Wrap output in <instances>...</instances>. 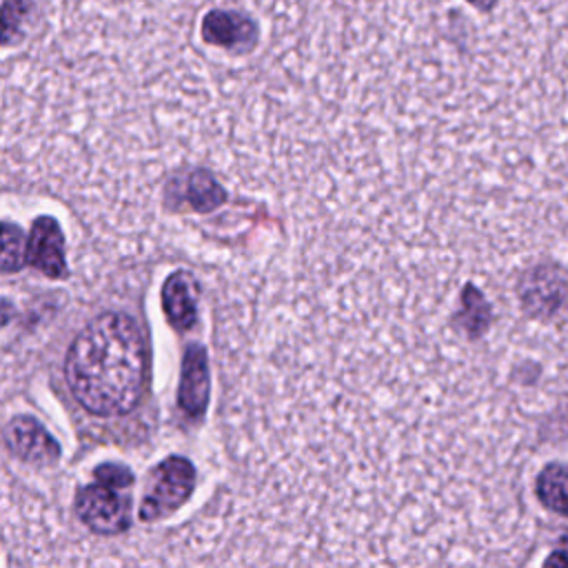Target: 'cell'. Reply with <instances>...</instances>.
Wrapping results in <instances>:
<instances>
[{
    "instance_id": "obj_1",
    "label": "cell",
    "mask_w": 568,
    "mask_h": 568,
    "mask_svg": "<svg viewBox=\"0 0 568 568\" xmlns=\"http://www.w3.org/2000/svg\"><path fill=\"white\" fill-rule=\"evenodd\" d=\"M64 375L75 402L98 417L133 410L149 377V344L138 322L109 311L71 342Z\"/></svg>"
},
{
    "instance_id": "obj_2",
    "label": "cell",
    "mask_w": 568,
    "mask_h": 568,
    "mask_svg": "<svg viewBox=\"0 0 568 568\" xmlns=\"http://www.w3.org/2000/svg\"><path fill=\"white\" fill-rule=\"evenodd\" d=\"M195 488V468L186 457L171 455L153 470V481L144 495L138 517L142 521H158L169 517L186 504Z\"/></svg>"
},
{
    "instance_id": "obj_3",
    "label": "cell",
    "mask_w": 568,
    "mask_h": 568,
    "mask_svg": "<svg viewBox=\"0 0 568 568\" xmlns=\"http://www.w3.org/2000/svg\"><path fill=\"white\" fill-rule=\"evenodd\" d=\"M122 488L95 481L78 490L75 515L78 519L98 535L124 532L131 524V499L120 495Z\"/></svg>"
},
{
    "instance_id": "obj_4",
    "label": "cell",
    "mask_w": 568,
    "mask_h": 568,
    "mask_svg": "<svg viewBox=\"0 0 568 568\" xmlns=\"http://www.w3.org/2000/svg\"><path fill=\"white\" fill-rule=\"evenodd\" d=\"M7 448L27 464L51 466L60 457V446L53 435L31 415H16L4 430Z\"/></svg>"
},
{
    "instance_id": "obj_5",
    "label": "cell",
    "mask_w": 568,
    "mask_h": 568,
    "mask_svg": "<svg viewBox=\"0 0 568 568\" xmlns=\"http://www.w3.org/2000/svg\"><path fill=\"white\" fill-rule=\"evenodd\" d=\"M200 31L204 42L233 53H248L260 40V29L253 18L226 9H211L202 18Z\"/></svg>"
},
{
    "instance_id": "obj_6",
    "label": "cell",
    "mask_w": 568,
    "mask_h": 568,
    "mask_svg": "<svg viewBox=\"0 0 568 568\" xmlns=\"http://www.w3.org/2000/svg\"><path fill=\"white\" fill-rule=\"evenodd\" d=\"M568 280L557 266H535L519 282L521 306L530 315H552L566 300Z\"/></svg>"
},
{
    "instance_id": "obj_7",
    "label": "cell",
    "mask_w": 568,
    "mask_h": 568,
    "mask_svg": "<svg viewBox=\"0 0 568 568\" xmlns=\"http://www.w3.org/2000/svg\"><path fill=\"white\" fill-rule=\"evenodd\" d=\"M27 262L47 277L58 280L67 275L64 235L60 231L58 220H53L51 215H40L38 220H33Z\"/></svg>"
},
{
    "instance_id": "obj_8",
    "label": "cell",
    "mask_w": 568,
    "mask_h": 568,
    "mask_svg": "<svg viewBox=\"0 0 568 568\" xmlns=\"http://www.w3.org/2000/svg\"><path fill=\"white\" fill-rule=\"evenodd\" d=\"M211 377H209V357L204 346L191 344L182 357L178 406L189 417H200L209 406Z\"/></svg>"
},
{
    "instance_id": "obj_9",
    "label": "cell",
    "mask_w": 568,
    "mask_h": 568,
    "mask_svg": "<svg viewBox=\"0 0 568 568\" xmlns=\"http://www.w3.org/2000/svg\"><path fill=\"white\" fill-rule=\"evenodd\" d=\"M162 311L175 331H189L195 324L197 306L193 280L184 271L171 273L162 284Z\"/></svg>"
},
{
    "instance_id": "obj_10",
    "label": "cell",
    "mask_w": 568,
    "mask_h": 568,
    "mask_svg": "<svg viewBox=\"0 0 568 568\" xmlns=\"http://www.w3.org/2000/svg\"><path fill=\"white\" fill-rule=\"evenodd\" d=\"M535 493L544 508L568 517V464L552 462L544 466L537 475Z\"/></svg>"
},
{
    "instance_id": "obj_11",
    "label": "cell",
    "mask_w": 568,
    "mask_h": 568,
    "mask_svg": "<svg viewBox=\"0 0 568 568\" xmlns=\"http://www.w3.org/2000/svg\"><path fill=\"white\" fill-rule=\"evenodd\" d=\"M182 200L197 213H211L226 202V191L209 171L200 169L186 178Z\"/></svg>"
},
{
    "instance_id": "obj_12",
    "label": "cell",
    "mask_w": 568,
    "mask_h": 568,
    "mask_svg": "<svg viewBox=\"0 0 568 568\" xmlns=\"http://www.w3.org/2000/svg\"><path fill=\"white\" fill-rule=\"evenodd\" d=\"M29 253V240H24L20 226L4 222L2 224V257L0 266L2 273H16L24 266Z\"/></svg>"
},
{
    "instance_id": "obj_13",
    "label": "cell",
    "mask_w": 568,
    "mask_h": 568,
    "mask_svg": "<svg viewBox=\"0 0 568 568\" xmlns=\"http://www.w3.org/2000/svg\"><path fill=\"white\" fill-rule=\"evenodd\" d=\"M488 304L484 302L481 293L473 286H466L464 291V326L470 335H481L488 326Z\"/></svg>"
},
{
    "instance_id": "obj_14",
    "label": "cell",
    "mask_w": 568,
    "mask_h": 568,
    "mask_svg": "<svg viewBox=\"0 0 568 568\" xmlns=\"http://www.w3.org/2000/svg\"><path fill=\"white\" fill-rule=\"evenodd\" d=\"M33 9V0H2V27L4 44H11L22 33V24Z\"/></svg>"
},
{
    "instance_id": "obj_15",
    "label": "cell",
    "mask_w": 568,
    "mask_h": 568,
    "mask_svg": "<svg viewBox=\"0 0 568 568\" xmlns=\"http://www.w3.org/2000/svg\"><path fill=\"white\" fill-rule=\"evenodd\" d=\"M93 477H95V481H102V484H109V486H115L122 490L133 484V473L120 464H100L93 470Z\"/></svg>"
},
{
    "instance_id": "obj_16",
    "label": "cell",
    "mask_w": 568,
    "mask_h": 568,
    "mask_svg": "<svg viewBox=\"0 0 568 568\" xmlns=\"http://www.w3.org/2000/svg\"><path fill=\"white\" fill-rule=\"evenodd\" d=\"M466 2H470L479 11H490L497 4V0H466Z\"/></svg>"
},
{
    "instance_id": "obj_17",
    "label": "cell",
    "mask_w": 568,
    "mask_h": 568,
    "mask_svg": "<svg viewBox=\"0 0 568 568\" xmlns=\"http://www.w3.org/2000/svg\"><path fill=\"white\" fill-rule=\"evenodd\" d=\"M546 564H568V555H550L548 559H546Z\"/></svg>"
}]
</instances>
